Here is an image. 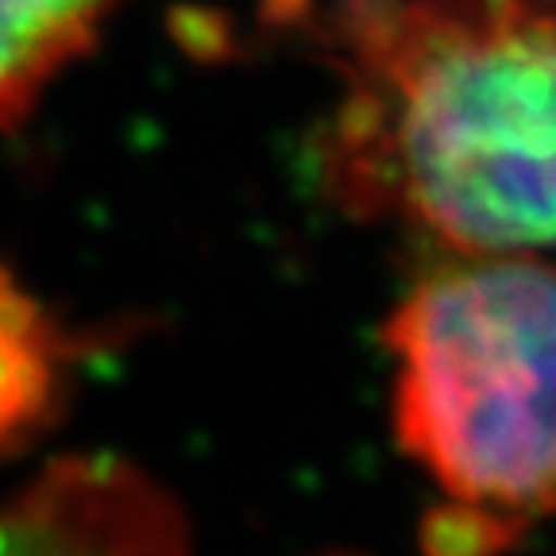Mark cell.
Segmentation results:
<instances>
[{
	"label": "cell",
	"mask_w": 556,
	"mask_h": 556,
	"mask_svg": "<svg viewBox=\"0 0 556 556\" xmlns=\"http://www.w3.org/2000/svg\"><path fill=\"white\" fill-rule=\"evenodd\" d=\"M340 201L464 255L556 243V4L340 0Z\"/></svg>",
	"instance_id": "6da1fadb"
},
{
	"label": "cell",
	"mask_w": 556,
	"mask_h": 556,
	"mask_svg": "<svg viewBox=\"0 0 556 556\" xmlns=\"http://www.w3.org/2000/svg\"><path fill=\"white\" fill-rule=\"evenodd\" d=\"M402 448L448 506L433 556H483L556 514V263L464 255L387 325Z\"/></svg>",
	"instance_id": "7a4b0ae2"
},
{
	"label": "cell",
	"mask_w": 556,
	"mask_h": 556,
	"mask_svg": "<svg viewBox=\"0 0 556 556\" xmlns=\"http://www.w3.org/2000/svg\"><path fill=\"white\" fill-rule=\"evenodd\" d=\"M0 556H193L163 486L121 456H66L0 498Z\"/></svg>",
	"instance_id": "3957f363"
},
{
	"label": "cell",
	"mask_w": 556,
	"mask_h": 556,
	"mask_svg": "<svg viewBox=\"0 0 556 556\" xmlns=\"http://www.w3.org/2000/svg\"><path fill=\"white\" fill-rule=\"evenodd\" d=\"M121 0H0V128H16Z\"/></svg>",
	"instance_id": "277c9868"
},
{
	"label": "cell",
	"mask_w": 556,
	"mask_h": 556,
	"mask_svg": "<svg viewBox=\"0 0 556 556\" xmlns=\"http://www.w3.org/2000/svg\"><path fill=\"white\" fill-rule=\"evenodd\" d=\"M62 344L47 313L0 270V448L31 433L54 406Z\"/></svg>",
	"instance_id": "5b68a950"
}]
</instances>
